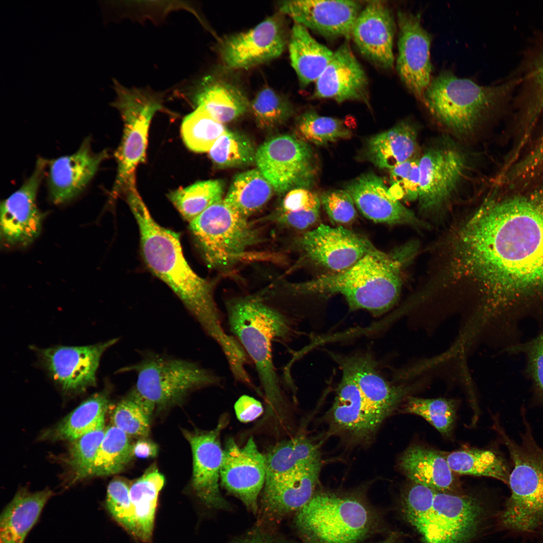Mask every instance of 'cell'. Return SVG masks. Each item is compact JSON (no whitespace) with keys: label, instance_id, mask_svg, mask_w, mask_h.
<instances>
[{"label":"cell","instance_id":"obj_18","mask_svg":"<svg viewBox=\"0 0 543 543\" xmlns=\"http://www.w3.org/2000/svg\"><path fill=\"white\" fill-rule=\"evenodd\" d=\"M287 44L285 24L280 15H275L227 37L221 44V59L229 69H246L279 57Z\"/></svg>","mask_w":543,"mask_h":543},{"label":"cell","instance_id":"obj_33","mask_svg":"<svg viewBox=\"0 0 543 543\" xmlns=\"http://www.w3.org/2000/svg\"><path fill=\"white\" fill-rule=\"evenodd\" d=\"M195 102L197 107H203L223 124L241 116L250 106L247 97L238 87L213 78L206 80L196 94Z\"/></svg>","mask_w":543,"mask_h":543},{"label":"cell","instance_id":"obj_11","mask_svg":"<svg viewBox=\"0 0 543 543\" xmlns=\"http://www.w3.org/2000/svg\"><path fill=\"white\" fill-rule=\"evenodd\" d=\"M114 82L117 97L112 105L119 110L124 126L121 144L115 153L118 170L113 193L117 195L135 180V170L145 159L151 120L161 105L145 91L128 89Z\"/></svg>","mask_w":543,"mask_h":543},{"label":"cell","instance_id":"obj_6","mask_svg":"<svg viewBox=\"0 0 543 543\" xmlns=\"http://www.w3.org/2000/svg\"><path fill=\"white\" fill-rule=\"evenodd\" d=\"M402 511L423 543H469L485 513L483 503L470 495L435 491L414 483L402 496Z\"/></svg>","mask_w":543,"mask_h":543},{"label":"cell","instance_id":"obj_27","mask_svg":"<svg viewBox=\"0 0 543 543\" xmlns=\"http://www.w3.org/2000/svg\"><path fill=\"white\" fill-rule=\"evenodd\" d=\"M314 96L338 103L368 101L367 77L347 43L334 52L330 62L316 81Z\"/></svg>","mask_w":543,"mask_h":543},{"label":"cell","instance_id":"obj_34","mask_svg":"<svg viewBox=\"0 0 543 543\" xmlns=\"http://www.w3.org/2000/svg\"><path fill=\"white\" fill-rule=\"evenodd\" d=\"M164 484V476L151 467L130 487L136 525V538L148 543L152 539L159 493Z\"/></svg>","mask_w":543,"mask_h":543},{"label":"cell","instance_id":"obj_44","mask_svg":"<svg viewBox=\"0 0 543 543\" xmlns=\"http://www.w3.org/2000/svg\"><path fill=\"white\" fill-rule=\"evenodd\" d=\"M456 409L457 403L453 399H424L409 396L403 411L422 417L441 434L448 435L454 424Z\"/></svg>","mask_w":543,"mask_h":543},{"label":"cell","instance_id":"obj_56","mask_svg":"<svg viewBox=\"0 0 543 543\" xmlns=\"http://www.w3.org/2000/svg\"><path fill=\"white\" fill-rule=\"evenodd\" d=\"M522 344L543 353V331L535 338Z\"/></svg>","mask_w":543,"mask_h":543},{"label":"cell","instance_id":"obj_41","mask_svg":"<svg viewBox=\"0 0 543 543\" xmlns=\"http://www.w3.org/2000/svg\"><path fill=\"white\" fill-rule=\"evenodd\" d=\"M226 131L224 124L215 119L202 107H197L187 115L181 127L185 143L190 150L196 152L209 151Z\"/></svg>","mask_w":543,"mask_h":543},{"label":"cell","instance_id":"obj_29","mask_svg":"<svg viewBox=\"0 0 543 543\" xmlns=\"http://www.w3.org/2000/svg\"><path fill=\"white\" fill-rule=\"evenodd\" d=\"M53 495L48 488L30 492L20 489L6 506L0 518V543H24Z\"/></svg>","mask_w":543,"mask_h":543},{"label":"cell","instance_id":"obj_31","mask_svg":"<svg viewBox=\"0 0 543 543\" xmlns=\"http://www.w3.org/2000/svg\"><path fill=\"white\" fill-rule=\"evenodd\" d=\"M288 47L291 65L304 86L317 80L334 53L317 41L306 28L296 23L292 28Z\"/></svg>","mask_w":543,"mask_h":543},{"label":"cell","instance_id":"obj_8","mask_svg":"<svg viewBox=\"0 0 543 543\" xmlns=\"http://www.w3.org/2000/svg\"><path fill=\"white\" fill-rule=\"evenodd\" d=\"M119 371L134 373L137 392L159 409L180 403L192 392L221 387L224 382L220 376L197 362L152 351Z\"/></svg>","mask_w":543,"mask_h":543},{"label":"cell","instance_id":"obj_16","mask_svg":"<svg viewBox=\"0 0 543 543\" xmlns=\"http://www.w3.org/2000/svg\"><path fill=\"white\" fill-rule=\"evenodd\" d=\"M228 423L224 415L209 431H184L193 455L192 486L197 497L208 508L229 510L230 503L221 494L219 485L223 449L220 434Z\"/></svg>","mask_w":543,"mask_h":543},{"label":"cell","instance_id":"obj_38","mask_svg":"<svg viewBox=\"0 0 543 543\" xmlns=\"http://www.w3.org/2000/svg\"><path fill=\"white\" fill-rule=\"evenodd\" d=\"M133 444L129 436L112 425L106 428L105 435L95 459L92 476H106L121 472L134 456Z\"/></svg>","mask_w":543,"mask_h":543},{"label":"cell","instance_id":"obj_1","mask_svg":"<svg viewBox=\"0 0 543 543\" xmlns=\"http://www.w3.org/2000/svg\"><path fill=\"white\" fill-rule=\"evenodd\" d=\"M447 267L480 298L485 315L508 317L543 298V184L488 199L450 234Z\"/></svg>","mask_w":543,"mask_h":543},{"label":"cell","instance_id":"obj_49","mask_svg":"<svg viewBox=\"0 0 543 543\" xmlns=\"http://www.w3.org/2000/svg\"><path fill=\"white\" fill-rule=\"evenodd\" d=\"M320 201L330 222L336 226L349 224L356 218L355 204L345 190L327 192L321 196Z\"/></svg>","mask_w":543,"mask_h":543},{"label":"cell","instance_id":"obj_40","mask_svg":"<svg viewBox=\"0 0 543 543\" xmlns=\"http://www.w3.org/2000/svg\"><path fill=\"white\" fill-rule=\"evenodd\" d=\"M154 409L134 387L114 408L111 415L112 425L128 436L145 437L149 434V418Z\"/></svg>","mask_w":543,"mask_h":543},{"label":"cell","instance_id":"obj_26","mask_svg":"<svg viewBox=\"0 0 543 543\" xmlns=\"http://www.w3.org/2000/svg\"><path fill=\"white\" fill-rule=\"evenodd\" d=\"M355 206L367 219L387 224L424 226L414 213L389 192L383 179L374 173L363 174L346 186Z\"/></svg>","mask_w":543,"mask_h":543},{"label":"cell","instance_id":"obj_12","mask_svg":"<svg viewBox=\"0 0 543 543\" xmlns=\"http://www.w3.org/2000/svg\"><path fill=\"white\" fill-rule=\"evenodd\" d=\"M255 162L274 191L280 194L310 187L318 173L311 147L291 135H279L265 141L256 150Z\"/></svg>","mask_w":543,"mask_h":543},{"label":"cell","instance_id":"obj_2","mask_svg":"<svg viewBox=\"0 0 543 543\" xmlns=\"http://www.w3.org/2000/svg\"><path fill=\"white\" fill-rule=\"evenodd\" d=\"M125 197L139 228L146 265L173 291L205 334L220 346L227 344L231 336L224 328L213 287L188 264L179 235L154 220L136 188L129 190Z\"/></svg>","mask_w":543,"mask_h":543},{"label":"cell","instance_id":"obj_45","mask_svg":"<svg viewBox=\"0 0 543 543\" xmlns=\"http://www.w3.org/2000/svg\"><path fill=\"white\" fill-rule=\"evenodd\" d=\"M250 109L257 125L270 130L285 122L292 115L290 102L270 87L261 89L250 103Z\"/></svg>","mask_w":543,"mask_h":543},{"label":"cell","instance_id":"obj_19","mask_svg":"<svg viewBox=\"0 0 543 543\" xmlns=\"http://www.w3.org/2000/svg\"><path fill=\"white\" fill-rule=\"evenodd\" d=\"M118 338L83 346H56L39 350L42 362L64 392L77 393L96 385L101 358Z\"/></svg>","mask_w":543,"mask_h":543},{"label":"cell","instance_id":"obj_48","mask_svg":"<svg viewBox=\"0 0 543 543\" xmlns=\"http://www.w3.org/2000/svg\"><path fill=\"white\" fill-rule=\"evenodd\" d=\"M419 159L412 157L390 170L391 195L399 200L418 199L419 190Z\"/></svg>","mask_w":543,"mask_h":543},{"label":"cell","instance_id":"obj_54","mask_svg":"<svg viewBox=\"0 0 543 543\" xmlns=\"http://www.w3.org/2000/svg\"><path fill=\"white\" fill-rule=\"evenodd\" d=\"M529 76L534 93L537 94L539 101L543 103V49L534 61ZM542 140L543 142V137Z\"/></svg>","mask_w":543,"mask_h":543},{"label":"cell","instance_id":"obj_25","mask_svg":"<svg viewBox=\"0 0 543 543\" xmlns=\"http://www.w3.org/2000/svg\"><path fill=\"white\" fill-rule=\"evenodd\" d=\"M395 30L394 18L386 4L371 1L359 13L351 38L364 56L383 68L389 69L394 63Z\"/></svg>","mask_w":543,"mask_h":543},{"label":"cell","instance_id":"obj_47","mask_svg":"<svg viewBox=\"0 0 543 543\" xmlns=\"http://www.w3.org/2000/svg\"><path fill=\"white\" fill-rule=\"evenodd\" d=\"M129 490L130 487L123 480H112L107 488L105 504L112 518L136 537L135 517Z\"/></svg>","mask_w":543,"mask_h":543},{"label":"cell","instance_id":"obj_5","mask_svg":"<svg viewBox=\"0 0 543 543\" xmlns=\"http://www.w3.org/2000/svg\"><path fill=\"white\" fill-rule=\"evenodd\" d=\"M520 441L511 438L498 421L495 428L511 461L510 494L496 515L498 526L511 537L543 543V447L533 434L525 410Z\"/></svg>","mask_w":543,"mask_h":543},{"label":"cell","instance_id":"obj_17","mask_svg":"<svg viewBox=\"0 0 543 543\" xmlns=\"http://www.w3.org/2000/svg\"><path fill=\"white\" fill-rule=\"evenodd\" d=\"M398 24L397 71L408 90L422 100L432 79L430 53L432 37L423 27L418 14L399 11Z\"/></svg>","mask_w":543,"mask_h":543},{"label":"cell","instance_id":"obj_42","mask_svg":"<svg viewBox=\"0 0 543 543\" xmlns=\"http://www.w3.org/2000/svg\"><path fill=\"white\" fill-rule=\"evenodd\" d=\"M296 129L302 140L319 146L349 139L352 134L342 120L314 111L306 112L298 118Z\"/></svg>","mask_w":543,"mask_h":543},{"label":"cell","instance_id":"obj_39","mask_svg":"<svg viewBox=\"0 0 543 543\" xmlns=\"http://www.w3.org/2000/svg\"><path fill=\"white\" fill-rule=\"evenodd\" d=\"M224 185L220 180L197 182L169 194L168 198L183 218L189 223L209 207L222 200Z\"/></svg>","mask_w":543,"mask_h":543},{"label":"cell","instance_id":"obj_28","mask_svg":"<svg viewBox=\"0 0 543 543\" xmlns=\"http://www.w3.org/2000/svg\"><path fill=\"white\" fill-rule=\"evenodd\" d=\"M399 466L413 482L435 491L456 494L459 482L445 456L419 445L408 448L401 456Z\"/></svg>","mask_w":543,"mask_h":543},{"label":"cell","instance_id":"obj_36","mask_svg":"<svg viewBox=\"0 0 543 543\" xmlns=\"http://www.w3.org/2000/svg\"><path fill=\"white\" fill-rule=\"evenodd\" d=\"M445 456L450 469L460 475L483 476L497 479L506 485L512 467L500 453L489 449H467Z\"/></svg>","mask_w":543,"mask_h":543},{"label":"cell","instance_id":"obj_20","mask_svg":"<svg viewBox=\"0 0 543 543\" xmlns=\"http://www.w3.org/2000/svg\"><path fill=\"white\" fill-rule=\"evenodd\" d=\"M463 153L457 149L438 147L428 149L419 158L418 200L425 211L437 209L450 199L466 168Z\"/></svg>","mask_w":543,"mask_h":543},{"label":"cell","instance_id":"obj_46","mask_svg":"<svg viewBox=\"0 0 543 543\" xmlns=\"http://www.w3.org/2000/svg\"><path fill=\"white\" fill-rule=\"evenodd\" d=\"M105 430V428L97 429L71 441L66 463L74 482L92 476L95 459Z\"/></svg>","mask_w":543,"mask_h":543},{"label":"cell","instance_id":"obj_23","mask_svg":"<svg viewBox=\"0 0 543 543\" xmlns=\"http://www.w3.org/2000/svg\"><path fill=\"white\" fill-rule=\"evenodd\" d=\"M357 1L348 0L285 1L280 12L295 23L328 37H351L355 22L361 11Z\"/></svg>","mask_w":543,"mask_h":543},{"label":"cell","instance_id":"obj_24","mask_svg":"<svg viewBox=\"0 0 543 543\" xmlns=\"http://www.w3.org/2000/svg\"><path fill=\"white\" fill-rule=\"evenodd\" d=\"M107 156L105 151L93 152L90 140L87 138L72 154L48 161L47 185L51 202L61 205L78 196Z\"/></svg>","mask_w":543,"mask_h":543},{"label":"cell","instance_id":"obj_53","mask_svg":"<svg viewBox=\"0 0 543 543\" xmlns=\"http://www.w3.org/2000/svg\"><path fill=\"white\" fill-rule=\"evenodd\" d=\"M231 543H292L259 526L234 539Z\"/></svg>","mask_w":543,"mask_h":543},{"label":"cell","instance_id":"obj_13","mask_svg":"<svg viewBox=\"0 0 543 543\" xmlns=\"http://www.w3.org/2000/svg\"><path fill=\"white\" fill-rule=\"evenodd\" d=\"M48 160L39 158L31 175L21 187L1 202V245L7 249H22L39 236L45 214L39 209L37 197Z\"/></svg>","mask_w":543,"mask_h":543},{"label":"cell","instance_id":"obj_4","mask_svg":"<svg viewBox=\"0 0 543 543\" xmlns=\"http://www.w3.org/2000/svg\"><path fill=\"white\" fill-rule=\"evenodd\" d=\"M412 253L410 247L390 254L376 248L343 272L321 275L289 286V289L294 296L340 294L351 310L363 309L380 315L397 302L402 268Z\"/></svg>","mask_w":543,"mask_h":543},{"label":"cell","instance_id":"obj_43","mask_svg":"<svg viewBox=\"0 0 543 543\" xmlns=\"http://www.w3.org/2000/svg\"><path fill=\"white\" fill-rule=\"evenodd\" d=\"M256 151L248 137L227 130L209 152L214 164L227 168L245 166L255 162Z\"/></svg>","mask_w":543,"mask_h":543},{"label":"cell","instance_id":"obj_15","mask_svg":"<svg viewBox=\"0 0 543 543\" xmlns=\"http://www.w3.org/2000/svg\"><path fill=\"white\" fill-rule=\"evenodd\" d=\"M265 478V457L258 450L254 439L250 437L240 447L234 439L228 438L223 449L221 484L254 515L259 510L258 498Z\"/></svg>","mask_w":543,"mask_h":543},{"label":"cell","instance_id":"obj_55","mask_svg":"<svg viewBox=\"0 0 543 543\" xmlns=\"http://www.w3.org/2000/svg\"><path fill=\"white\" fill-rule=\"evenodd\" d=\"M133 451L134 456L139 458L152 457L157 454V446L151 442L140 440L134 444Z\"/></svg>","mask_w":543,"mask_h":543},{"label":"cell","instance_id":"obj_10","mask_svg":"<svg viewBox=\"0 0 543 543\" xmlns=\"http://www.w3.org/2000/svg\"><path fill=\"white\" fill-rule=\"evenodd\" d=\"M510 85L482 86L445 70L432 78L422 101L440 122L456 133L467 134L508 93Z\"/></svg>","mask_w":543,"mask_h":543},{"label":"cell","instance_id":"obj_30","mask_svg":"<svg viewBox=\"0 0 543 543\" xmlns=\"http://www.w3.org/2000/svg\"><path fill=\"white\" fill-rule=\"evenodd\" d=\"M417 146V133L406 122L371 137L368 141L366 159L383 169H391L413 157Z\"/></svg>","mask_w":543,"mask_h":543},{"label":"cell","instance_id":"obj_32","mask_svg":"<svg viewBox=\"0 0 543 543\" xmlns=\"http://www.w3.org/2000/svg\"><path fill=\"white\" fill-rule=\"evenodd\" d=\"M109 406L108 393L94 394L47 430L43 438L72 441L97 429L105 428V415Z\"/></svg>","mask_w":543,"mask_h":543},{"label":"cell","instance_id":"obj_3","mask_svg":"<svg viewBox=\"0 0 543 543\" xmlns=\"http://www.w3.org/2000/svg\"><path fill=\"white\" fill-rule=\"evenodd\" d=\"M225 307L229 331L253 363L268 412H282L287 402L272 346L275 341L286 344L292 340L296 321L257 296L232 298Z\"/></svg>","mask_w":543,"mask_h":543},{"label":"cell","instance_id":"obj_35","mask_svg":"<svg viewBox=\"0 0 543 543\" xmlns=\"http://www.w3.org/2000/svg\"><path fill=\"white\" fill-rule=\"evenodd\" d=\"M274 191L258 169L255 168L234 176L224 201L238 214L248 218L267 203Z\"/></svg>","mask_w":543,"mask_h":543},{"label":"cell","instance_id":"obj_9","mask_svg":"<svg viewBox=\"0 0 543 543\" xmlns=\"http://www.w3.org/2000/svg\"><path fill=\"white\" fill-rule=\"evenodd\" d=\"M224 199L189 223V229L209 267L224 269L256 257L250 249L261 241L258 230Z\"/></svg>","mask_w":543,"mask_h":543},{"label":"cell","instance_id":"obj_22","mask_svg":"<svg viewBox=\"0 0 543 543\" xmlns=\"http://www.w3.org/2000/svg\"><path fill=\"white\" fill-rule=\"evenodd\" d=\"M321 465L320 458L291 472L265 480L260 506L262 517L278 522L296 513L315 494Z\"/></svg>","mask_w":543,"mask_h":543},{"label":"cell","instance_id":"obj_21","mask_svg":"<svg viewBox=\"0 0 543 543\" xmlns=\"http://www.w3.org/2000/svg\"><path fill=\"white\" fill-rule=\"evenodd\" d=\"M342 377L329 411L333 427L357 440H367L389 415L359 389L351 373L341 368Z\"/></svg>","mask_w":543,"mask_h":543},{"label":"cell","instance_id":"obj_7","mask_svg":"<svg viewBox=\"0 0 543 543\" xmlns=\"http://www.w3.org/2000/svg\"><path fill=\"white\" fill-rule=\"evenodd\" d=\"M294 523L305 543H358L376 529L375 512L360 499L335 493H315Z\"/></svg>","mask_w":543,"mask_h":543},{"label":"cell","instance_id":"obj_37","mask_svg":"<svg viewBox=\"0 0 543 543\" xmlns=\"http://www.w3.org/2000/svg\"><path fill=\"white\" fill-rule=\"evenodd\" d=\"M265 457L266 480L291 472L320 459V454L317 446L301 435L276 444Z\"/></svg>","mask_w":543,"mask_h":543},{"label":"cell","instance_id":"obj_57","mask_svg":"<svg viewBox=\"0 0 543 543\" xmlns=\"http://www.w3.org/2000/svg\"><path fill=\"white\" fill-rule=\"evenodd\" d=\"M379 543H396V542L395 540H394V539L393 537H389V538L385 539L384 540H383L382 541H381L380 542H379Z\"/></svg>","mask_w":543,"mask_h":543},{"label":"cell","instance_id":"obj_50","mask_svg":"<svg viewBox=\"0 0 543 543\" xmlns=\"http://www.w3.org/2000/svg\"><path fill=\"white\" fill-rule=\"evenodd\" d=\"M320 199L306 188L292 189L286 195L278 211L298 212L304 210L320 209Z\"/></svg>","mask_w":543,"mask_h":543},{"label":"cell","instance_id":"obj_51","mask_svg":"<svg viewBox=\"0 0 543 543\" xmlns=\"http://www.w3.org/2000/svg\"><path fill=\"white\" fill-rule=\"evenodd\" d=\"M275 220L281 225L298 230L312 228L320 221V209L304 210L298 212L278 211Z\"/></svg>","mask_w":543,"mask_h":543},{"label":"cell","instance_id":"obj_14","mask_svg":"<svg viewBox=\"0 0 543 543\" xmlns=\"http://www.w3.org/2000/svg\"><path fill=\"white\" fill-rule=\"evenodd\" d=\"M298 243L305 258L326 274L343 272L376 249L361 234L322 223L305 232Z\"/></svg>","mask_w":543,"mask_h":543},{"label":"cell","instance_id":"obj_52","mask_svg":"<svg viewBox=\"0 0 543 543\" xmlns=\"http://www.w3.org/2000/svg\"><path fill=\"white\" fill-rule=\"evenodd\" d=\"M234 408L237 419L244 423L254 420L263 411L260 402L247 395L241 396L235 403Z\"/></svg>","mask_w":543,"mask_h":543}]
</instances>
